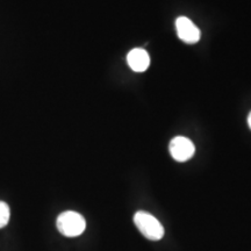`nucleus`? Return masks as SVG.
Listing matches in <instances>:
<instances>
[{"instance_id": "nucleus-2", "label": "nucleus", "mask_w": 251, "mask_h": 251, "mask_svg": "<svg viewBox=\"0 0 251 251\" xmlns=\"http://www.w3.org/2000/svg\"><path fill=\"white\" fill-rule=\"evenodd\" d=\"M134 224L140 233L150 241H159L164 236V228L162 224L150 213L137 212L134 215Z\"/></svg>"}, {"instance_id": "nucleus-4", "label": "nucleus", "mask_w": 251, "mask_h": 251, "mask_svg": "<svg viewBox=\"0 0 251 251\" xmlns=\"http://www.w3.org/2000/svg\"><path fill=\"white\" fill-rule=\"evenodd\" d=\"M176 29L178 37L185 43L193 45L200 40V29L186 17H179L176 20Z\"/></svg>"}, {"instance_id": "nucleus-3", "label": "nucleus", "mask_w": 251, "mask_h": 251, "mask_svg": "<svg viewBox=\"0 0 251 251\" xmlns=\"http://www.w3.org/2000/svg\"><path fill=\"white\" fill-rule=\"evenodd\" d=\"M171 156L177 162H186L191 159L196 151V147L192 141L184 136H176L171 140L169 146Z\"/></svg>"}, {"instance_id": "nucleus-1", "label": "nucleus", "mask_w": 251, "mask_h": 251, "mask_svg": "<svg viewBox=\"0 0 251 251\" xmlns=\"http://www.w3.org/2000/svg\"><path fill=\"white\" fill-rule=\"evenodd\" d=\"M56 226H57L59 233L64 236L76 237L84 233L86 228V221L79 213L68 211L58 215Z\"/></svg>"}, {"instance_id": "nucleus-5", "label": "nucleus", "mask_w": 251, "mask_h": 251, "mask_svg": "<svg viewBox=\"0 0 251 251\" xmlns=\"http://www.w3.org/2000/svg\"><path fill=\"white\" fill-rule=\"evenodd\" d=\"M127 62L130 69L135 72H143L149 68V54L142 48H135L130 50L127 56Z\"/></svg>"}, {"instance_id": "nucleus-6", "label": "nucleus", "mask_w": 251, "mask_h": 251, "mask_svg": "<svg viewBox=\"0 0 251 251\" xmlns=\"http://www.w3.org/2000/svg\"><path fill=\"white\" fill-rule=\"evenodd\" d=\"M11 212H9V207L6 202L0 201V228H4L8 224Z\"/></svg>"}, {"instance_id": "nucleus-7", "label": "nucleus", "mask_w": 251, "mask_h": 251, "mask_svg": "<svg viewBox=\"0 0 251 251\" xmlns=\"http://www.w3.org/2000/svg\"><path fill=\"white\" fill-rule=\"evenodd\" d=\"M248 125H249V128L251 129V112L249 113V115H248Z\"/></svg>"}]
</instances>
